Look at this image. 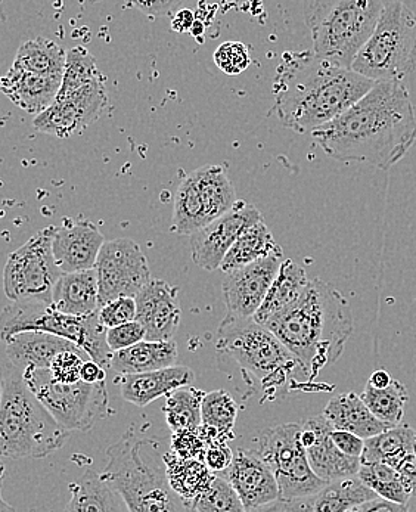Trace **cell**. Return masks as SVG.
Segmentation results:
<instances>
[{
  "instance_id": "6da1fadb",
  "label": "cell",
  "mask_w": 416,
  "mask_h": 512,
  "mask_svg": "<svg viewBox=\"0 0 416 512\" xmlns=\"http://www.w3.org/2000/svg\"><path fill=\"white\" fill-rule=\"evenodd\" d=\"M338 161L396 166L416 141V117L402 82H377L349 110L310 133Z\"/></svg>"
},
{
  "instance_id": "7a4b0ae2",
  "label": "cell",
  "mask_w": 416,
  "mask_h": 512,
  "mask_svg": "<svg viewBox=\"0 0 416 512\" xmlns=\"http://www.w3.org/2000/svg\"><path fill=\"white\" fill-rule=\"evenodd\" d=\"M375 83L313 51L287 52L273 82V111L288 129L312 133L349 110Z\"/></svg>"
},
{
  "instance_id": "3957f363",
  "label": "cell",
  "mask_w": 416,
  "mask_h": 512,
  "mask_svg": "<svg viewBox=\"0 0 416 512\" xmlns=\"http://www.w3.org/2000/svg\"><path fill=\"white\" fill-rule=\"evenodd\" d=\"M265 327L296 356L307 381H313L343 355L355 321L346 297L315 278L296 302L273 316Z\"/></svg>"
},
{
  "instance_id": "277c9868",
  "label": "cell",
  "mask_w": 416,
  "mask_h": 512,
  "mask_svg": "<svg viewBox=\"0 0 416 512\" xmlns=\"http://www.w3.org/2000/svg\"><path fill=\"white\" fill-rule=\"evenodd\" d=\"M216 358L220 369L235 366L245 383L262 390L268 400H275L303 372L296 356L268 327L229 313L217 330Z\"/></svg>"
},
{
  "instance_id": "5b68a950",
  "label": "cell",
  "mask_w": 416,
  "mask_h": 512,
  "mask_svg": "<svg viewBox=\"0 0 416 512\" xmlns=\"http://www.w3.org/2000/svg\"><path fill=\"white\" fill-rule=\"evenodd\" d=\"M70 430L33 393L23 372L2 362L0 452L3 458H46L64 446Z\"/></svg>"
},
{
  "instance_id": "8992f818",
  "label": "cell",
  "mask_w": 416,
  "mask_h": 512,
  "mask_svg": "<svg viewBox=\"0 0 416 512\" xmlns=\"http://www.w3.org/2000/svg\"><path fill=\"white\" fill-rule=\"evenodd\" d=\"M313 52L352 68L383 15V0H303Z\"/></svg>"
},
{
  "instance_id": "52a82bcc",
  "label": "cell",
  "mask_w": 416,
  "mask_h": 512,
  "mask_svg": "<svg viewBox=\"0 0 416 512\" xmlns=\"http://www.w3.org/2000/svg\"><path fill=\"white\" fill-rule=\"evenodd\" d=\"M147 443L127 431L120 442L108 448V464L102 476L120 493L129 511L186 510L185 501L170 486L167 473L142 458L141 449Z\"/></svg>"
},
{
  "instance_id": "ba28073f",
  "label": "cell",
  "mask_w": 416,
  "mask_h": 512,
  "mask_svg": "<svg viewBox=\"0 0 416 512\" xmlns=\"http://www.w3.org/2000/svg\"><path fill=\"white\" fill-rule=\"evenodd\" d=\"M2 340L21 331H43L60 335L82 347L92 361L111 366L113 350L107 343V328L99 312L76 316L61 312L54 303L39 300H17L3 309L0 316Z\"/></svg>"
},
{
  "instance_id": "9c48e42d",
  "label": "cell",
  "mask_w": 416,
  "mask_h": 512,
  "mask_svg": "<svg viewBox=\"0 0 416 512\" xmlns=\"http://www.w3.org/2000/svg\"><path fill=\"white\" fill-rule=\"evenodd\" d=\"M353 70L374 82H402L416 70V14L402 2L386 5Z\"/></svg>"
},
{
  "instance_id": "30bf717a",
  "label": "cell",
  "mask_w": 416,
  "mask_h": 512,
  "mask_svg": "<svg viewBox=\"0 0 416 512\" xmlns=\"http://www.w3.org/2000/svg\"><path fill=\"white\" fill-rule=\"evenodd\" d=\"M254 451L275 474L278 501H293L315 495L327 484L313 471L301 442V424H281L268 428L254 440Z\"/></svg>"
},
{
  "instance_id": "8fae6325",
  "label": "cell",
  "mask_w": 416,
  "mask_h": 512,
  "mask_svg": "<svg viewBox=\"0 0 416 512\" xmlns=\"http://www.w3.org/2000/svg\"><path fill=\"white\" fill-rule=\"evenodd\" d=\"M24 380L46 408L70 431H89L108 414V390L104 383H58L49 368H27Z\"/></svg>"
},
{
  "instance_id": "7c38bea8",
  "label": "cell",
  "mask_w": 416,
  "mask_h": 512,
  "mask_svg": "<svg viewBox=\"0 0 416 512\" xmlns=\"http://www.w3.org/2000/svg\"><path fill=\"white\" fill-rule=\"evenodd\" d=\"M54 226L31 237L8 257L3 272V290L11 302L39 300L52 303L62 272L55 260Z\"/></svg>"
},
{
  "instance_id": "4fadbf2b",
  "label": "cell",
  "mask_w": 416,
  "mask_h": 512,
  "mask_svg": "<svg viewBox=\"0 0 416 512\" xmlns=\"http://www.w3.org/2000/svg\"><path fill=\"white\" fill-rule=\"evenodd\" d=\"M99 307L120 297H136L151 281L147 257L138 242L129 238L105 241L95 265Z\"/></svg>"
},
{
  "instance_id": "5bb4252c",
  "label": "cell",
  "mask_w": 416,
  "mask_h": 512,
  "mask_svg": "<svg viewBox=\"0 0 416 512\" xmlns=\"http://www.w3.org/2000/svg\"><path fill=\"white\" fill-rule=\"evenodd\" d=\"M107 104L105 77L101 76L80 91L58 96L54 104L34 117L33 127L46 135L70 138L98 120Z\"/></svg>"
},
{
  "instance_id": "9a60e30c",
  "label": "cell",
  "mask_w": 416,
  "mask_h": 512,
  "mask_svg": "<svg viewBox=\"0 0 416 512\" xmlns=\"http://www.w3.org/2000/svg\"><path fill=\"white\" fill-rule=\"evenodd\" d=\"M260 220H263L262 213L253 204L237 201L231 210L189 235L195 265L210 272L220 269L223 259L242 232Z\"/></svg>"
},
{
  "instance_id": "2e32d148",
  "label": "cell",
  "mask_w": 416,
  "mask_h": 512,
  "mask_svg": "<svg viewBox=\"0 0 416 512\" xmlns=\"http://www.w3.org/2000/svg\"><path fill=\"white\" fill-rule=\"evenodd\" d=\"M284 260L281 248L244 268L226 273L222 290L229 315L253 318L265 302Z\"/></svg>"
},
{
  "instance_id": "e0dca14e",
  "label": "cell",
  "mask_w": 416,
  "mask_h": 512,
  "mask_svg": "<svg viewBox=\"0 0 416 512\" xmlns=\"http://www.w3.org/2000/svg\"><path fill=\"white\" fill-rule=\"evenodd\" d=\"M220 474L237 490L245 511H263L279 499L275 474L254 449H239L231 465Z\"/></svg>"
},
{
  "instance_id": "ac0fdd59",
  "label": "cell",
  "mask_w": 416,
  "mask_h": 512,
  "mask_svg": "<svg viewBox=\"0 0 416 512\" xmlns=\"http://www.w3.org/2000/svg\"><path fill=\"white\" fill-rule=\"evenodd\" d=\"M372 490L359 476L328 482L315 495L293 501H276L263 511H304V512H355L359 505L377 498Z\"/></svg>"
},
{
  "instance_id": "d6986e66",
  "label": "cell",
  "mask_w": 416,
  "mask_h": 512,
  "mask_svg": "<svg viewBox=\"0 0 416 512\" xmlns=\"http://www.w3.org/2000/svg\"><path fill=\"white\" fill-rule=\"evenodd\" d=\"M135 299L138 304L136 319L147 330V340H172L182 318L178 288L152 278Z\"/></svg>"
},
{
  "instance_id": "ffe728a7",
  "label": "cell",
  "mask_w": 416,
  "mask_h": 512,
  "mask_svg": "<svg viewBox=\"0 0 416 512\" xmlns=\"http://www.w3.org/2000/svg\"><path fill=\"white\" fill-rule=\"evenodd\" d=\"M104 244V235L89 220L65 222L54 229L55 260L64 273L95 268Z\"/></svg>"
},
{
  "instance_id": "44dd1931",
  "label": "cell",
  "mask_w": 416,
  "mask_h": 512,
  "mask_svg": "<svg viewBox=\"0 0 416 512\" xmlns=\"http://www.w3.org/2000/svg\"><path fill=\"white\" fill-rule=\"evenodd\" d=\"M77 349L82 347L51 332L21 331L2 340V362L21 372L27 368H49L58 353Z\"/></svg>"
},
{
  "instance_id": "7402d4cb",
  "label": "cell",
  "mask_w": 416,
  "mask_h": 512,
  "mask_svg": "<svg viewBox=\"0 0 416 512\" xmlns=\"http://www.w3.org/2000/svg\"><path fill=\"white\" fill-rule=\"evenodd\" d=\"M194 371L188 366L173 365L141 374H126L120 380V392L124 400L133 405L144 406L169 396L180 387L194 383Z\"/></svg>"
},
{
  "instance_id": "603a6c76",
  "label": "cell",
  "mask_w": 416,
  "mask_h": 512,
  "mask_svg": "<svg viewBox=\"0 0 416 512\" xmlns=\"http://www.w3.org/2000/svg\"><path fill=\"white\" fill-rule=\"evenodd\" d=\"M306 421L312 425L316 433L315 442L306 449L313 471L327 483L344 479V477L357 476L362 467V459L347 455L338 449L331 437L334 427L325 415H318Z\"/></svg>"
},
{
  "instance_id": "cb8c5ba5",
  "label": "cell",
  "mask_w": 416,
  "mask_h": 512,
  "mask_svg": "<svg viewBox=\"0 0 416 512\" xmlns=\"http://www.w3.org/2000/svg\"><path fill=\"white\" fill-rule=\"evenodd\" d=\"M62 76L31 73L12 65L2 79V92L21 110L40 114L58 98Z\"/></svg>"
},
{
  "instance_id": "d4e9b609",
  "label": "cell",
  "mask_w": 416,
  "mask_h": 512,
  "mask_svg": "<svg viewBox=\"0 0 416 512\" xmlns=\"http://www.w3.org/2000/svg\"><path fill=\"white\" fill-rule=\"evenodd\" d=\"M325 418L338 430L352 431L362 439L377 436L393 425L381 421L357 393H341L332 397L325 406ZM396 427V425H394Z\"/></svg>"
},
{
  "instance_id": "484cf974",
  "label": "cell",
  "mask_w": 416,
  "mask_h": 512,
  "mask_svg": "<svg viewBox=\"0 0 416 512\" xmlns=\"http://www.w3.org/2000/svg\"><path fill=\"white\" fill-rule=\"evenodd\" d=\"M52 303L68 315L85 316L99 310V285L95 268L62 273L54 288Z\"/></svg>"
},
{
  "instance_id": "4316f807",
  "label": "cell",
  "mask_w": 416,
  "mask_h": 512,
  "mask_svg": "<svg viewBox=\"0 0 416 512\" xmlns=\"http://www.w3.org/2000/svg\"><path fill=\"white\" fill-rule=\"evenodd\" d=\"M178 346L175 341L142 340L135 346L113 353L111 368L120 375L141 374L178 365Z\"/></svg>"
},
{
  "instance_id": "83f0119b",
  "label": "cell",
  "mask_w": 416,
  "mask_h": 512,
  "mask_svg": "<svg viewBox=\"0 0 416 512\" xmlns=\"http://www.w3.org/2000/svg\"><path fill=\"white\" fill-rule=\"evenodd\" d=\"M71 499L67 511H129L119 492L102 474L86 471L79 482L70 484Z\"/></svg>"
},
{
  "instance_id": "f1b7e54d",
  "label": "cell",
  "mask_w": 416,
  "mask_h": 512,
  "mask_svg": "<svg viewBox=\"0 0 416 512\" xmlns=\"http://www.w3.org/2000/svg\"><path fill=\"white\" fill-rule=\"evenodd\" d=\"M310 279L307 273L291 259H285L270 287L268 296L256 315L253 316L259 324L266 325L273 316L278 315L285 307L296 302L298 297L306 290Z\"/></svg>"
},
{
  "instance_id": "f546056e",
  "label": "cell",
  "mask_w": 416,
  "mask_h": 512,
  "mask_svg": "<svg viewBox=\"0 0 416 512\" xmlns=\"http://www.w3.org/2000/svg\"><path fill=\"white\" fill-rule=\"evenodd\" d=\"M192 176L200 189L210 223L237 204L235 188L225 166L207 164V166L194 170Z\"/></svg>"
},
{
  "instance_id": "4dcf8cb0",
  "label": "cell",
  "mask_w": 416,
  "mask_h": 512,
  "mask_svg": "<svg viewBox=\"0 0 416 512\" xmlns=\"http://www.w3.org/2000/svg\"><path fill=\"white\" fill-rule=\"evenodd\" d=\"M164 464L170 486L185 501V505L203 493L214 477L213 471L200 458H180L170 452L164 455Z\"/></svg>"
},
{
  "instance_id": "1f68e13d",
  "label": "cell",
  "mask_w": 416,
  "mask_h": 512,
  "mask_svg": "<svg viewBox=\"0 0 416 512\" xmlns=\"http://www.w3.org/2000/svg\"><path fill=\"white\" fill-rule=\"evenodd\" d=\"M281 250L273 238L272 232L263 220L242 232L231 250L226 254L220 265V271L229 273L244 268L262 257L269 256L273 251Z\"/></svg>"
},
{
  "instance_id": "d6a6232c",
  "label": "cell",
  "mask_w": 416,
  "mask_h": 512,
  "mask_svg": "<svg viewBox=\"0 0 416 512\" xmlns=\"http://www.w3.org/2000/svg\"><path fill=\"white\" fill-rule=\"evenodd\" d=\"M415 437L416 430L403 422L377 436L369 437L365 440V449L360 456L362 464L386 462L397 467L408 453L414 452Z\"/></svg>"
},
{
  "instance_id": "836d02e7",
  "label": "cell",
  "mask_w": 416,
  "mask_h": 512,
  "mask_svg": "<svg viewBox=\"0 0 416 512\" xmlns=\"http://www.w3.org/2000/svg\"><path fill=\"white\" fill-rule=\"evenodd\" d=\"M210 223L200 189L192 173L180 182L173 206L172 231L179 235L194 234Z\"/></svg>"
},
{
  "instance_id": "e575fe53",
  "label": "cell",
  "mask_w": 416,
  "mask_h": 512,
  "mask_svg": "<svg viewBox=\"0 0 416 512\" xmlns=\"http://www.w3.org/2000/svg\"><path fill=\"white\" fill-rule=\"evenodd\" d=\"M67 52L57 43L43 37L21 43L12 65L31 73L64 76Z\"/></svg>"
},
{
  "instance_id": "d590c367",
  "label": "cell",
  "mask_w": 416,
  "mask_h": 512,
  "mask_svg": "<svg viewBox=\"0 0 416 512\" xmlns=\"http://www.w3.org/2000/svg\"><path fill=\"white\" fill-rule=\"evenodd\" d=\"M360 396L381 421L393 427L402 424L409 403V392L405 384L393 380L387 387L378 389L368 383Z\"/></svg>"
},
{
  "instance_id": "8d00e7d4",
  "label": "cell",
  "mask_w": 416,
  "mask_h": 512,
  "mask_svg": "<svg viewBox=\"0 0 416 512\" xmlns=\"http://www.w3.org/2000/svg\"><path fill=\"white\" fill-rule=\"evenodd\" d=\"M204 394L206 393L194 387L185 386L167 396L163 412L170 430H195L203 424L201 405H203Z\"/></svg>"
},
{
  "instance_id": "74e56055",
  "label": "cell",
  "mask_w": 416,
  "mask_h": 512,
  "mask_svg": "<svg viewBox=\"0 0 416 512\" xmlns=\"http://www.w3.org/2000/svg\"><path fill=\"white\" fill-rule=\"evenodd\" d=\"M357 476L363 480L372 490L400 505H408L412 496L408 487L403 482L402 476L393 465L386 462H371L362 464Z\"/></svg>"
},
{
  "instance_id": "f35d334b",
  "label": "cell",
  "mask_w": 416,
  "mask_h": 512,
  "mask_svg": "<svg viewBox=\"0 0 416 512\" xmlns=\"http://www.w3.org/2000/svg\"><path fill=\"white\" fill-rule=\"evenodd\" d=\"M186 511L239 512L245 508L231 482L223 474L214 473L207 489L186 504Z\"/></svg>"
},
{
  "instance_id": "ab89813d",
  "label": "cell",
  "mask_w": 416,
  "mask_h": 512,
  "mask_svg": "<svg viewBox=\"0 0 416 512\" xmlns=\"http://www.w3.org/2000/svg\"><path fill=\"white\" fill-rule=\"evenodd\" d=\"M201 417L203 424L217 428L226 440L232 439L238 417L237 403L226 390L206 393L201 405Z\"/></svg>"
},
{
  "instance_id": "60d3db41",
  "label": "cell",
  "mask_w": 416,
  "mask_h": 512,
  "mask_svg": "<svg viewBox=\"0 0 416 512\" xmlns=\"http://www.w3.org/2000/svg\"><path fill=\"white\" fill-rule=\"evenodd\" d=\"M101 76V71L96 67L95 57L90 54L88 49L77 46L67 52V62H65L64 76H62V85L58 96H67L80 91Z\"/></svg>"
},
{
  "instance_id": "b9f144b4",
  "label": "cell",
  "mask_w": 416,
  "mask_h": 512,
  "mask_svg": "<svg viewBox=\"0 0 416 512\" xmlns=\"http://www.w3.org/2000/svg\"><path fill=\"white\" fill-rule=\"evenodd\" d=\"M89 355L85 350H64L58 353L49 366L52 378L58 383L71 384L82 380V366L88 361Z\"/></svg>"
},
{
  "instance_id": "7bdbcfd3",
  "label": "cell",
  "mask_w": 416,
  "mask_h": 512,
  "mask_svg": "<svg viewBox=\"0 0 416 512\" xmlns=\"http://www.w3.org/2000/svg\"><path fill=\"white\" fill-rule=\"evenodd\" d=\"M214 62H216L217 68L228 76H238L250 67V52L244 43L231 40V42L222 43L216 49Z\"/></svg>"
},
{
  "instance_id": "ee69618b",
  "label": "cell",
  "mask_w": 416,
  "mask_h": 512,
  "mask_svg": "<svg viewBox=\"0 0 416 512\" xmlns=\"http://www.w3.org/2000/svg\"><path fill=\"white\" fill-rule=\"evenodd\" d=\"M98 312L102 325L108 330V328L135 321L138 316V304L135 297H120L99 307Z\"/></svg>"
},
{
  "instance_id": "f6af8a7d",
  "label": "cell",
  "mask_w": 416,
  "mask_h": 512,
  "mask_svg": "<svg viewBox=\"0 0 416 512\" xmlns=\"http://www.w3.org/2000/svg\"><path fill=\"white\" fill-rule=\"evenodd\" d=\"M142 340H147V330L138 319L107 330V343L113 352L135 346Z\"/></svg>"
},
{
  "instance_id": "bcb514c9",
  "label": "cell",
  "mask_w": 416,
  "mask_h": 512,
  "mask_svg": "<svg viewBox=\"0 0 416 512\" xmlns=\"http://www.w3.org/2000/svg\"><path fill=\"white\" fill-rule=\"evenodd\" d=\"M207 445L198 428L173 431L172 452L180 458H204Z\"/></svg>"
},
{
  "instance_id": "7dc6e473",
  "label": "cell",
  "mask_w": 416,
  "mask_h": 512,
  "mask_svg": "<svg viewBox=\"0 0 416 512\" xmlns=\"http://www.w3.org/2000/svg\"><path fill=\"white\" fill-rule=\"evenodd\" d=\"M234 455L226 440H219L207 446L203 461L213 473H223L231 465Z\"/></svg>"
},
{
  "instance_id": "c3c4849f",
  "label": "cell",
  "mask_w": 416,
  "mask_h": 512,
  "mask_svg": "<svg viewBox=\"0 0 416 512\" xmlns=\"http://www.w3.org/2000/svg\"><path fill=\"white\" fill-rule=\"evenodd\" d=\"M331 437L340 451L350 456H357V458L362 456L366 439H362V437L357 436V434L352 433V431L338 430V428H334V430L331 431Z\"/></svg>"
},
{
  "instance_id": "681fc988",
  "label": "cell",
  "mask_w": 416,
  "mask_h": 512,
  "mask_svg": "<svg viewBox=\"0 0 416 512\" xmlns=\"http://www.w3.org/2000/svg\"><path fill=\"white\" fill-rule=\"evenodd\" d=\"M133 8L139 9L149 17H160L169 14L172 9L180 5L183 0H127Z\"/></svg>"
},
{
  "instance_id": "f907efd6",
  "label": "cell",
  "mask_w": 416,
  "mask_h": 512,
  "mask_svg": "<svg viewBox=\"0 0 416 512\" xmlns=\"http://www.w3.org/2000/svg\"><path fill=\"white\" fill-rule=\"evenodd\" d=\"M397 471L402 476L403 482L408 487L412 498H416V455L414 452L408 453L402 461L397 464Z\"/></svg>"
},
{
  "instance_id": "816d5d0a",
  "label": "cell",
  "mask_w": 416,
  "mask_h": 512,
  "mask_svg": "<svg viewBox=\"0 0 416 512\" xmlns=\"http://www.w3.org/2000/svg\"><path fill=\"white\" fill-rule=\"evenodd\" d=\"M408 510V505L396 504V502L388 501V499L378 495L377 498L359 505L355 512H405Z\"/></svg>"
},
{
  "instance_id": "f5cc1de1",
  "label": "cell",
  "mask_w": 416,
  "mask_h": 512,
  "mask_svg": "<svg viewBox=\"0 0 416 512\" xmlns=\"http://www.w3.org/2000/svg\"><path fill=\"white\" fill-rule=\"evenodd\" d=\"M107 380V372L98 362L88 359L82 366V381L85 383L95 384L104 383Z\"/></svg>"
},
{
  "instance_id": "db71d44e",
  "label": "cell",
  "mask_w": 416,
  "mask_h": 512,
  "mask_svg": "<svg viewBox=\"0 0 416 512\" xmlns=\"http://www.w3.org/2000/svg\"><path fill=\"white\" fill-rule=\"evenodd\" d=\"M195 26L194 14L189 9H182L175 18L172 20V29L178 31V33H186L191 31L192 27Z\"/></svg>"
},
{
  "instance_id": "11a10c76",
  "label": "cell",
  "mask_w": 416,
  "mask_h": 512,
  "mask_svg": "<svg viewBox=\"0 0 416 512\" xmlns=\"http://www.w3.org/2000/svg\"><path fill=\"white\" fill-rule=\"evenodd\" d=\"M391 381H393V378H391V375L388 374L386 369H377V371L372 372L368 383L372 384L374 387H378V389H383V387H387Z\"/></svg>"
},
{
  "instance_id": "9f6ffc18",
  "label": "cell",
  "mask_w": 416,
  "mask_h": 512,
  "mask_svg": "<svg viewBox=\"0 0 416 512\" xmlns=\"http://www.w3.org/2000/svg\"><path fill=\"white\" fill-rule=\"evenodd\" d=\"M414 453L416 455V437H415V442H414Z\"/></svg>"
},
{
  "instance_id": "6f0895ef",
  "label": "cell",
  "mask_w": 416,
  "mask_h": 512,
  "mask_svg": "<svg viewBox=\"0 0 416 512\" xmlns=\"http://www.w3.org/2000/svg\"><path fill=\"white\" fill-rule=\"evenodd\" d=\"M126 2H127V0H126Z\"/></svg>"
}]
</instances>
